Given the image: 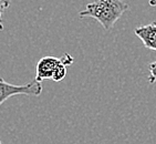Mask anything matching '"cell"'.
Returning <instances> with one entry per match:
<instances>
[{
  "mask_svg": "<svg viewBox=\"0 0 156 144\" xmlns=\"http://www.w3.org/2000/svg\"><path fill=\"white\" fill-rule=\"evenodd\" d=\"M129 8V5L123 0H96L87 5L85 9L80 12V17L95 19L102 24L105 30L110 31Z\"/></svg>",
  "mask_w": 156,
  "mask_h": 144,
  "instance_id": "obj_1",
  "label": "cell"
},
{
  "mask_svg": "<svg viewBox=\"0 0 156 144\" xmlns=\"http://www.w3.org/2000/svg\"><path fill=\"white\" fill-rule=\"evenodd\" d=\"M73 63V58L64 53L61 58L44 57L40 59L36 68V80L42 82L51 79L53 81H62L66 75V68Z\"/></svg>",
  "mask_w": 156,
  "mask_h": 144,
  "instance_id": "obj_2",
  "label": "cell"
},
{
  "mask_svg": "<svg viewBox=\"0 0 156 144\" xmlns=\"http://www.w3.org/2000/svg\"><path fill=\"white\" fill-rule=\"evenodd\" d=\"M42 92V83L37 81L36 79L33 81L29 82L23 85H15L6 82L2 78H0V105L11 96L24 94V95L39 96Z\"/></svg>",
  "mask_w": 156,
  "mask_h": 144,
  "instance_id": "obj_3",
  "label": "cell"
},
{
  "mask_svg": "<svg viewBox=\"0 0 156 144\" xmlns=\"http://www.w3.org/2000/svg\"><path fill=\"white\" fill-rule=\"evenodd\" d=\"M134 33L142 40L145 48L156 51V21L136 28Z\"/></svg>",
  "mask_w": 156,
  "mask_h": 144,
  "instance_id": "obj_4",
  "label": "cell"
},
{
  "mask_svg": "<svg viewBox=\"0 0 156 144\" xmlns=\"http://www.w3.org/2000/svg\"><path fill=\"white\" fill-rule=\"evenodd\" d=\"M10 7L9 0H0V31L3 30V24H2V15L5 10H7Z\"/></svg>",
  "mask_w": 156,
  "mask_h": 144,
  "instance_id": "obj_5",
  "label": "cell"
},
{
  "mask_svg": "<svg viewBox=\"0 0 156 144\" xmlns=\"http://www.w3.org/2000/svg\"><path fill=\"white\" fill-rule=\"evenodd\" d=\"M150 77H148V82L150 83H154L156 81V61L152 62L150 64Z\"/></svg>",
  "mask_w": 156,
  "mask_h": 144,
  "instance_id": "obj_6",
  "label": "cell"
},
{
  "mask_svg": "<svg viewBox=\"0 0 156 144\" xmlns=\"http://www.w3.org/2000/svg\"><path fill=\"white\" fill-rule=\"evenodd\" d=\"M148 3H150V6L156 7V0H150V1H148Z\"/></svg>",
  "mask_w": 156,
  "mask_h": 144,
  "instance_id": "obj_7",
  "label": "cell"
},
{
  "mask_svg": "<svg viewBox=\"0 0 156 144\" xmlns=\"http://www.w3.org/2000/svg\"><path fill=\"white\" fill-rule=\"evenodd\" d=\"M0 144H1V141H0Z\"/></svg>",
  "mask_w": 156,
  "mask_h": 144,
  "instance_id": "obj_8",
  "label": "cell"
}]
</instances>
